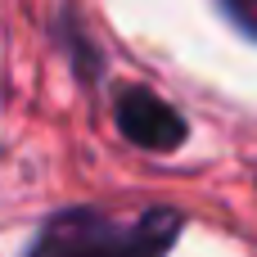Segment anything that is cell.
<instances>
[{"instance_id":"3957f363","label":"cell","mask_w":257,"mask_h":257,"mask_svg":"<svg viewBox=\"0 0 257 257\" xmlns=\"http://www.w3.org/2000/svg\"><path fill=\"white\" fill-rule=\"evenodd\" d=\"M221 9H226V18H230L244 36L257 41V0H221Z\"/></svg>"},{"instance_id":"7a4b0ae2","label":"cell","mask_w":257,"mask_h":257,"mask_svg":"<svg viewBox=\"0 0 257 257\" xmlns=\"http://www.w3.org/2000/svg\"><path fill=\"white\" fill-rule=\"evenodd\" d=\"M117 126L140 149H176L185 140V122L172 104H163L149 90H122L117 95Z\"/></svg>"},{"instance_id":"6da1fadb","label":"cell","mask_w":257,"mask_h":257,"mask_svg":"<svg viewBox=\"0 0 257 257\" xmlns=\"http://www.w3.org/2000/svg\"><path fill=\"white\" fill-rule=\"evenodd\" d=\"M176 235L181 217L167 208L140 212L131 221L95 208H72L41 226L27 257H163L176 244Z\"/></svg>"}]
</instances>
